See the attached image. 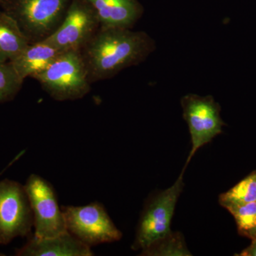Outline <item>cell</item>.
<instances>
[{
    "instance_id": "cell-3",
    "label": "cell",
    "mask_w": 256,
    "mask_h": 256,
    "mask_svg": "<svg viewBox=\"0 0 256 256\" xmlns=\"http://www.w3.org/2000/svg\"><path fill=\"white\" fill-rule=\"evenodd\" d=\"M34 79L56 101L82 99L92 90V82L80 50H66Z\"/></svg>"
},
{
    "instance_id": "cell-2",
    "label": "cell",
    "mask_w": 256,
    "mask_h": 256,
    "mask_svg": "<svg viewBox=\"0 0 256 256\" xmlns=\"http://www.w3.org/2000/svg\"><path fill=\"white\" fill-rule=\"evenodd\" d=\"M72 0H4L0 9L20 26L28 43L45 41L60 28Z\"/></svg>"
},
{
    "instance_id": "cell-16",
    "label": "cell",
    "mask_w": 256,
    "mask_h": 256,
    "mask_svg": "<svg viewBox=\"0 0 256 256\" xmlns=\"http://www.w3.org/2000/svg\"><path fill=\"white\" fill-rule=\"evenodd\" d=\"M24 80L10 62L0 63V105L12 100L18 96Z\"/></svg>"
},
{
    "instance_id": "cell-20",
    "label": "cell",
    "mask_w": 256,
    "mask_h": 256,
    "mask_svg": "<svg viewBox=\"0 0 256 256\" xmlns=\"http://www.w3.org/2000/svg\"><path fill=\"white\" fill-rule=\"evenodd\" d=\"M2 1H4V0H0V3H1Z\"/></svg>"
},
{
    "instance_id": "cell-11",
    "label": "cell",
    "mask_w": 256,
    "mask_h": 256,
    "mask_svg": "<svg viewBox=\"0 0 256 256\" xmlns=\"http://www.w3.org/2000/svg\"><path fill=\"white\" fill-rule=\"evenodd\" d=\"M96 12L100 28H132L144 12L138 0H86Z\"/></svg>"
},
{
    "instance_id": "cell-19",
    "label": "cell",
    "mask_w": 256,
    "mask_h": 256,
    "mask_svg": "<svg viewBox=\"0 0 256 256\" xmlns=\"http://www.w3.org/2000/svg\"><path fill=\"white\" fill-rule=\"evenodd\" d=\"M4 256V254H2V252H0V256Z\"/></svg>"
},
{
    "instance_id": "cell-15",
    "label": "cell",
    "mask_w": 256,
    "mask_h": 256,
    "mask_svg": "<svg viewBox=\"0 0 256 256\" xmlns=\"http://www.w3.org/2000/svg\"><path fill=\"white\" fill-rule=\"evenodd\" d=\"M140 256H192L185 245L183 236L180 233L170 232L163 238L152 244L150 246L143 249Z\"/></svg>"
},
{
    "instance_id": "cell-6",
    "label": "cell",
    "mask_w": 256,
    "mask_h": 256,
    "mask_svg": "<svg viewBox=\"0 0 256 256\" xmlns=\"http://www.w3.org/2000/svg\"><path fill=\"white\" fill-rule=\"evenodd\" d=\"M181 105L192 139V149L184 166V172L197 150L222 134L225 124L220 117V106L212 96L188 94L182 98Z\"/></svg>"
},
{
    "instance_id": "cell-13",
    "label": "cell",
    "mask_w": 256,
    "mask_h": 256,
    "mask_svg": "<svg viewBox=\"0 0 256 256\" xmlns=\"http://www.w3.org/2000/svg\"><path fill=\"white\" fill-rule=\"evenodd\" d=\"M28 44L14 18L0 9V63L14 60Z\"/></svg>"
},
{
    "instance_id": "cell-12",
    "label": "cell",
    "mask_w": 256,
    "mask_h": 256,
    "mask_svg": "<svg viewBox=\"0 0 256 256\" xmlns=\"http://www.w3.org/2000/svg\"><path fill=\"white\" fill-rule=\"evenodd\" d=\"M62 52L47 41L28 44L21 54L10 63L24 80L28 77L33 78L48 68Z\"/></svg>"
},
{
    "instance_id": "cell-5",
    "label": "cell",
    "mask_w": 256,
    "mask_h": 256,
    "mask_svg": "<svg viewBox=\"0 0 256 256\" xmlns=\"http://www.w3.org/2000/svg\"><path fill=\"white\" fill-rule=\"evenodd\" d=\"M66 230L89 247L118 242L122 234L98 202L84 206H63Z\"/></svg>"
},
{
    "instance_id": "cell-21",
    "label": "cell",
    "mask_w": 256,
    "mask_h": 256,
    "mask_svg": "<svg viewBox=\"0 0 256 256\" xmlns=\"http://www.w3.org/2000/svg\"><path fill=\"white\" fill-rule=\"evenodd\" d=\"M255 239H256V238H255Z\"/></svg>"
},
{
    "instance_id": "cell-14",
    "label": "cell",
    "mask_w": 256,
    "mask_h": 256,
    "mask_svg": "<svg viewBox=\"0 0 256 256\" xmlns=\"http://www.w3.org/2000/svg\"><path fill=\"white\" fill-rule=\"evenodd\" d=\"M254 202H256V171L220 196V204L227 210Z\"/></svg>"
},
{
    "instance_id": "cell-18",
    "label": "cell",
    "mask_w": 256,
    "mask_h": 256,
    "mask_svg": "<svg viewBox=\"0 0 256 256\" xmlns=\"http://www.w3.org/2000/svg\"><path fill=\"white\" fill-rule=\"evenodd\" d=\"M239 256H256V239L252 240V244L244 249Z\"/></svg>"
},
{
    "instance_id": "cell-4",
    "label": "cell",
    "mask_w": 256,
    "mask_h": 256,
    "mask_svg": "<svg viewBox=\"0 0 256 256\" xmlns=\"http://www.w3.org/2000/svg\"><path fill=\"white\" fill-rule=\"evenodd\" d=\"M184 172L172 186L151 196L146 202L131 246L132 250H142L171 232L172 218L184 188Z\"/></svg>"
},
{
    "instance_id": "cell-9",
    "label": "cell",
    "mask_w": 256,
    "mask_h": 256,
    "mask_svg": "<svg viewBox=\"0 0 256 256\" xmlns=\"http://www.w3.org/2000/svg\"><path fill=\"white\" fill-rule=\"evenodd\" d=\"M100 28L94 8L86 0H72L62 24L45 41L62 52L82 50Z\"/></svg>"
},
{
    "instance_id": "cell-17",
    "label": "cell",
    "mask_w": 256,
    "mask_h": 256,
    "mask_svg": "<svg viewBox=\"0 0 256 256\" xmlns=\"http://www.w3.org/2000/svg\"><path fill=\"white\" fill-rule=\"evenodd\" d=\"M234 217L240 235L254 240L256 236V202L232 207L228 210Z\"/></svg>"
},
{
    "instance_id": "cell-7",
    "label": "cell",
    "mask_w": 256,
    "mask_h": 256,
    "mask_svg": "<svg viewBox=\"0 0 256 256\" xmlns=\"http://www.w3.org/2000/svg\"><path fill=\"white\" fill-rule=\"evenodd\" d=\"M33 214L24 185L14 180L0 181V244L8 245L18 237H28Z\"/></svg>"
},
{
    "instance_id": "cell-8",
    "label": "cell",
    "mask_w": 256,
    "mask_h": 256,
    "mask_svg": "<svg viewBox=\"0 0 256 256\" xmlns=\"http://www.w3.org/2000/svg\"><path fill=\"white\" fill-rule=\"evenodd\" d=\"M24 188L33 214L34 235L45 238L67 230L62 207L52 184L40 175L32 174Z\"/></svg>"
},
{
    "instance_id": "cell-1",
    "label": "cell",
    "mask_w": 256,
    "mask_h": 256,
    "mask_svg": "<svg viewBox=\"0 0 256 256\" xmlns=\"http://www.w3.org/2000/svg\"><path fill=\"white\" fill-rule=\"evenodd\" d=\"M156 47V42L146 32L100 28L80 52L92 84L142 63Z\"/></svg>"
},
{
    "instance_id": "cell-10",
    "label": "cell",
    "mask_w": 256,
    "mask_h": 256,
    "mask_svg": "<svg viewBox=\"0 0 256 256\" xmlns=\"http://www.w3.org/2000/svg\"><path fill=\"white\" fill-rule=\"evenodd\" d=\"M18 256H92V247L86 245L68 230L40 238L32 234L22 247L16 250Z\"/></svg>"
}]
</instances>
